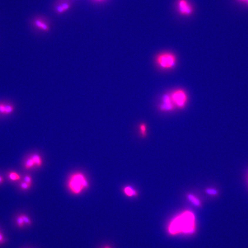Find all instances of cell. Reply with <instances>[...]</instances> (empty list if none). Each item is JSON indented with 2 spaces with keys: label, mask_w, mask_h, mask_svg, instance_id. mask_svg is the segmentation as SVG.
Segmentation results:
<instances>
[{
  "label": "cell",
  "mask_w": 248,
  "mask_h": 248,
  "mask_svg": "<svg viewBox=\"0 0 248 248\" xmlns=\"http://www.w3.org/2000/svg\"><path fill=\"white\" fill-rule=\"evenodd\" d=\"M240 1H246L248 4V0H240Z\"/></svg>",
  "instance_id": "cell-26"
},
{
  "label": "cell",
  "mask_w": 248,
  "mask_h": 248,
  "mask_svg": "<svg viewBox=\"0 0 248 248\" xmlns=\"http://www.w3.org/2000/svg\"><path fill=\"white\" fill-rule=\"evenodd\" d=\"M170 96L174 105L179 108L183 109L187 105V95L183 89H177L174 90L172 92Z\"/></svg>",
  "instance_id": "cell-4"
},
{
  "label": "cell",
  "mask_w": 248,
  "mask_h": 248,
  "mask_svg": "<svg viewBox=\"0 0 248 248\" xmlns=\"http://www.w3.org/2000/svg\"><path fill=\"white\" fill-rule=\"evenodd\" d=\"M14 107L11 105H6L5 114L9 115L14 111Z\"/></svg>",
  "instance_id": "cell-16"
},
{
  "label": "cell",
  "mask_w": 248,
  "mask_h": 248,
  "mask_svg": "<svg viewBox=\"0 0 248 248\" xmlns=\"http://www.w3.org/2000/svg\"><path fill=\"white\" fill-rule=\"evenodd\" d=\"M6 105L0 104V113L5 114Z\"/></svg>",
  "instance_id": "cell-22"
},
{
  "label": "cell",
  "mask_w": 248,
  "mask_h": 248,
  "mask_svg": "<svg viewBox=\"0 0 248 248\" xmlns=\"http://www.w3.org/2000/svg\"><path fill=\"white\" fill-rule=\"evenodd\" d=\"M139 130L141 137L142 138H145L147 135V125L145 123H142L140 125Z\"/></svg>",
  "instance_id": "cell-13"
},
{
  "label": "cell",
  "mask_w": 248,
  "mask_h": 248,
  "mask_svg": "<svg viewBox=\"0 0 248 248\" xmlns=\"http://www.w3.org/2000/svg\"><path fill=\"white\" fill-rule=\"evenodd\" d=\"M31 186L29 185V184L23 181L21 182L20 184V187L23 190H27L29 189L31 187Z\"/></svg>",
  "instance_id": "cell-17"
},
{
  "label": "cell",
  "mask_w": 248,
  "mask_h": 248,
  "mask_svg": "<svg viewBox=\"0 0 248 248\" xmlns=\"http://www.w3.org/2000/svg\"><path fill=\"white\" fill-rule=\"evenodd\" d=\"M162 103L160 105L159 108L160 110L163 111H169L173 110L175 106L171 97L170 95L166 94L162 99Z\"/></svg>",
  "instance_id": "cell-6"
},
{
  "label": "cell",
  "mask_w": 248,
  "mask_h": 248,
  "mask_svg": "<svg viewBox=\"0 0 248 248\" xmlns=\"http://www.w3.org/2000/svg\"><path fill=\"white\" fill-rule=\"evenodd\" d=\"M124 192L125 195L129 197H133L137 195L136 191L130 186L125 187L124 189Z\"/></svg>",
  "instance_id": "cell-8"
},
{
  "label": "cell",
  "mask_w": 248,
  "mask_h": 248,
  "mask_svg": "<svg viewBox=\"0 0 248 248\" xmlns=\"http://www.w3.org/2000/svg\"><path fill=\"white\" fill-rule=\"evenodd\" d=\"M17 225L20 228H22L24 227L25 224L24 222L21 215H20L17 217L16 219Z\"/></svg>",
  "instance_id": "cell-14"
},
{
  "label": "cell",
  "mask_w": 248,
  "mask_h": 248,
  "mask_svg": "<svg viewBox=\"0 0 248 248\" xmlns=\"http://www.w3.org/2000/svg\"><path fill=\"white\" fill-rule=\"evenodd\" d=\"M4 240L3 236L0 233V243H2Z\"/></svg>",
  "instance_id": "cell-23"
},
{
  "label": "cell",
  "mask_w": 248,
  "mask_h": 248,
  "mask_svg": "<svg viewBox=\"0 0 248 248\" xmlns=\"http://www.w3.org/2000/svg\"><path fill=\"white\" fill-rule=\"evenodd\" d=\"M8 177L9 180L12 181H19L21 179V175L15 172H9L8 174Z\"/></svg>",
  "instance_id": "cell-11"
},
{
  "label": "cell",
  "mask_w": 248,
  "mask_h": 248,
  "mask_svg": "<svg viewBox=\"0 0 248 248\" xmlns=\"http://www.w3.org/2000/svg\"><path fill=\"white\" fill-rule=\"evenodd\" d=\"M56 10L57 12L60 14H63L66 12L65 10L64 9L61 5L57 6L56 8Z\"/></svg>",
  "instance_id": "cell-20"
},
{
  "label": "cell",
  "mask_w": 248,
  "mask_h": 248,
  "mask_svg": "<svg viewBox=\"0 0 248 248\" xmlns=\"http://www.w3.org/2000/svg\"><path fill=\"white\" fill-rule=\"evenodd\" d=\"M187 197L189 200L195 207H199L200 205V200L194 195L190 194L187 195Z\"/></svg>",
  "instance_id": "cell-10"
},
{
  "label": "cell",
  "mask_w": 248,
  "mask_h": 248,
  "mask_svg": "<svg viewBox=\"0 0 248 248\" xmlns=\"http://www.w3.org/2000/svg\"><path fill=\"white\" fill-rule=\"evenodd\" d=\"M206 192L208 195H215L217 194V191L216 189L209 188L206 190Z\"/></svg>",
  "instance_id": "cell-18"
},
{
  "label": "cell",
  "mask_w": 248,
  "mask_h": 248,
  "mask_svg": "<svg viewBox=\"0 0 248 248\" xmlns=\"http://www.w3.org/2000/svg\"><path fill=\"white\" fill-rule=\"evenodd\" d=\"M61 5L62 7H63L64 9L66 11L69 10L70 8H71V5L69 3L67 2H63L62 3Z\"/></svg>",
  "instance_id": "cell-21"
},
{
  "label": "cell",
  "mask_w": 248,
  "mask_h": 248,
  "mask_svg": "<svg viewBox=\"0 0 248 248\" xmlns=\"http://www.w3.org/2000/svg\"><path fill=\"white\" fill-rule=\"evenodd\" d=\"M35 163V166L38 167H41L42 165V159L41 156L37 154H34L31 156Z\"/></svg>",
  "instance_id": "cell-9"
},
{
  "label": "cell",
  "mask_w": 248,
  "mask_h": 248,
  "mask_svg": "<svg viewBox=\"0 0 248 248\" xmlns=\"http://www.w3.org/2000/svg\"><path fill=\"white\" fill-rule=\"evenodd\" d=\"M194 217L192 214L187 213L177 217L171 223L169 232L171 235L192 234L195 231Z\"/></svg>",
  "instance_id": "cell-1"
},
{
  "label": "cell",
  "mask_w": 248,
  "mask_h": 248,
  "mask_svg": "<svg viewBox=\"0 0 248 248\" xmlns=\"http://www.w3.org/2000/svg\"><path fill=\"white\" fill-rule=\"evenodd\" d=\"M21 217H22L24 223L30 226L31 225L32 222L31 219H30L29 217L28 216L25 215H21Z\"/></svg>",
  "instance_id": "cell-15"
},
{
  "label": "cell",
  "mask_w": 248,
  "mask_h": 248,
  "mask_svg": "<svg viewBox=\"0 0 248 248\" xmlns=\"http://www.w3.org/2000/svg\"><path fill=\"white\" fill-rule=\"evenodd\" d=\"M35 166V163L31 156H30L25 161V167L26 169L29 170Z\"/></svg>",
  "instance_id": "cell-12"
},
{
  "label": "cell",
  "mask_w": 248,
  "mask_h": 248,
  "mask_svg": "<svg viewBox=\"0 0 248 248\" xmlns=\"http://www.w3.org/2000/svg\"><path fill=\"white\" fill-rule=\"evenodd\" d=\"M4 182L3 177L0 176V184Z\"/></svg>",
  "instance_id": "cell-24"
},
{
  "label": "cell",
  "mask_w": 248,
  "mask_h": 248,
  "mask_svg": "<svg viewBox=\"0 0 248 248\" xmlns=\"http://www.w3.org/2000/svg\"><path fill=\"white\" fill-rule=\"evenodd\" d=\"M67 184L69 190L75 195L81 193L89 185L86 177L80 172L74 173L70 176Z\"/></svg>",
  "instance_id": "cell-2"
},
{
  "label": "cell",
  "mask_w": 248,
  "mask_h": 248,
  "mask_svg": "<svg viewBox=\"0 0 248 248\" xmlns=\"http://www.w3.org/2000/svg\"><path fill=\"white\" fill-rule=\"evenodd\" d=\"M103 248H111L110 246L109 245H106Z\"/></svg>",
  "instance_id": "cell-25"
},
{
  "label": "cell",
  "mask_w": 248,
  "mask_h": 248,
  "mask_svg": "<svg viewBox=\"0 0 248 248\" xmlns=\"http://www.w3.org/2000/svg\"><path fill=\"white\" fill-rule=\"evenodd\" d=\"M33 24L36 29L44 33L48 32L51 29L48 24L41 19H35Z\"/></svg>",
  "instance_id": "cell-7"
},
{
  "label": "cell",
  "mask_w": 248,
  "mask_h": 248,
  "mask_svg": "<svg viewBox=\"0 0 248 248\" xmlns=\"http://www.w3.org/2000/svg\"><path fill=\"white\" fill-rule=\"evenodd\" d=\"M176 8L177 13L183 17L191 16L195 11L193 5L189 0H177Z\"/></svg>",
  "instance_id": "cell-5"
},
{
  "label": "cell",
  "mask_w": 248,
  "mask_h": 248,
  "mask_svg": "<svg viewBox=\"0 0 248 248\" xmlns=\"http://www.w3.org/2000/svg\"><path fill=\"white\" fill-rule=\"evenodd\" d=\"M24 181L31 186L32 183V180L31 175H26L24 178Z\"/></svg>",
  "instance_id": "cell-19"
},
{
  "label": "cell",
  "mask_w": 248,
  "mask_h": 248,
  "mask_svg": "<svg viewBox=\"0 0 248 248\" xmlns=\"http://www.w3.org/2000/svg\"><path fill=\"white\" fill-rule=\"evenodd\" d=\"M155 61L160 68L165 70L173 69L176 65L177 58L174 53L170 52L160 53L155 58Z\"/></svg>",
  "instance_id": "cell-3"
}]
</instances>
